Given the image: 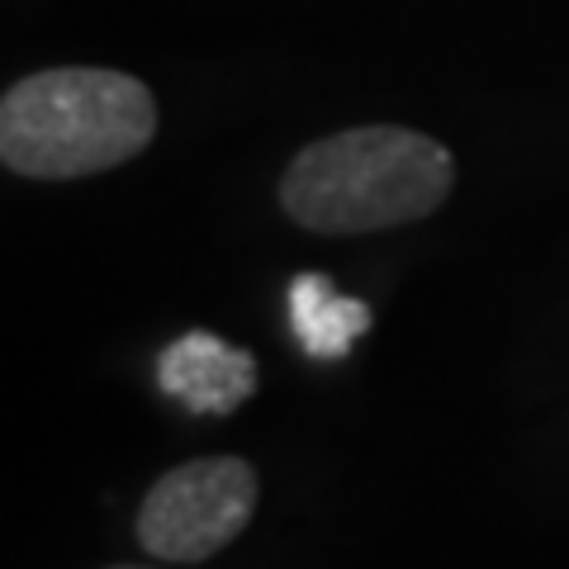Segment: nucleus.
Listing matches in <instances>:
<instances>
[{
  "label": "nucleus",
  "mask_w": 569,
  "mask_h": 569,
  "mask_svg": "<svg viewBox=\"0 0 569 569\" xmlns=\"http://www.w3.org/2000/svg\"><path fill=\"white\" fill-rule=\"evenodd\" d=\"M456 186V157L437 138L366 123L309 142L284 167L280 204L309 233L347 238L403 228L437 213Z\"/></svg>",
  "instance_id": "nucleus-1"
},
{
  "label": "nucleus",
  "mask_w": 569,
  "mask_h": 569,
  "mask_svg": "<svg viewBox=\"0 0 569 569\" xmlns=\"http://www.w3.org/2000/svg\"><path fill=\"white\" fill-rule=\"evenodd\" d=\"M157 138V100L129 71L52 67L0 100V162L29 181L114 171Z\"/></svg>",
  "instance_id": "nucleus-2"
},
{
  "label": "nucleus",
  "mask_w": 569,
  "mask_h": 569,
  "mask_svg": "<svg viewBox=\"0 0 569 569\" xmlns=\"http://www.w3.org/2000/svg\"><path fill=\"white\" fill-rule=\"evenodd\" d=\"M257 470L238 456L186 460L148 489L138 508V541L171 565H200L233 546L257 512Z\"/></svg>",
  "instance_id": "nucleus-3"
},
{
  "label": "nucleus",
  "mask_w": 569,
  "mask_h": 569,
  "mask_svg": "<svg viewBox=\"0 0 569 569\" xmlns=\"http://www.w3.org/2000/svg\"><path fill=\"white\" fill-rule=\"evenodd\" d=\"M157 380H162L167 395L176 403H186L190 413L223 418V413H233L238 403L252 399L257 361H252V351L228 347L223 337H213V332H186L162 351Z\"/></svg>",
  "instance_id": "nucleus-4"
},
{
  "label": "nucleus",
  "mask_w": 569,
  "mask_h": 569,
  "mask_svg": "<svg viewBox=\"0 0 569 569\" xmlns=\"http://www.w3.org/2000/svg\"><path fill=\"white\" fill-rule=\"evenodd\" d=\"M290 328L299 337V347L318 361H332V356H347L356 337L370 332V309L361 299L337 295V284L318 271L295 276L290 284Z\"/></svg>",
  "instance_id": "nucleus-5"
},
{
  "label": "nucleus",
  "mask_w": 569,
  "mask_h": 569,
  "mask_svg": "<svg viewBox=\"0 0 569 569\" xmlns=\"http://www.w3.org/2000/svg\"><path fill=\"white\" fill-rule=\"evenodd\" d=\"M114 569H148V565H114Z\"/></svg>",
  "instance_id": "nucleus-6"
}]
</instances>
